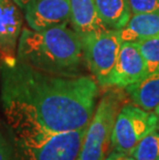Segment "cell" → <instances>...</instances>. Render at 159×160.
<instances>
[{
  "label": "cell",
  "instance_id": "6da1fadb",
  "mask_svg": "<svg viewBox=\"0 0 159 160\" xmlns=\"http://www.w3.org/2000/svg\"><path fill=\"white\" fill-rule=\"evenodd\" d=\"M0 100L9 135L86 128L99 96L94 77L47 73L17 58L0 61Z\"/></svg>",
  "mask_w": 159,
  "mask_h": 160
},
{
  "label": "cell",
  "instance_id": "7a4b0ae2",
  "mask_svg": "<svg viewBox=\"0 0 159 160\" xmlns=\"http://www.w3.org/2000/svg\"><path fill=\"white\" fill-rule=\"evenodd\" d=\"M17 59L32 68L57 76H79L84 60L81 36L67 24L43 30L23 28Z\"/></svg>",
  "mask_w": 159,
  "mask_h": 160
},
{
  "label": "cell",
  "instance_id": "3957f363",
  "mask_svg": "<svg viewBox=\"0 0 159 160\" xmlns=\"http://www.w3.org/2000/svg\"><path fill=\"white\" fill-rule=\"evenodd\" d=\"M86 128L59 133L9 135L12 160H76Z\"/></svg>",
  "mask_w": 159,
  "mask_h": 160
},
{
  "label": "cell",
  "instance_id": "277c9868",
  "mask_svg": "<svg viewBox=\"0 0 159 160\" xmlns=\"http://www.w3.org/2000/svg\"><path fill=\"white\" fill-rule=\"evenodd\" d=\"M124 94L111 90L103 94L86 129L76 160H104L112 150V132L119 110L124 104Z\"/></svg>",
  "mask_w": 159,
  "mask_h": 160
},
{
  "label": "cell",
  "instance_id": "5b68a950",
  "mask_svg": "<svg viewBox=\"0 0 159 160\" xmlns=\"http://www.w3.org/2000/svg\"><path fill=\"white\" fill-rule=\"evenodd\" d=\"M159 116L135 104H123L112 132V151L128 154L138 142L158 127Z\"/></svg>",
  "mask_w": 159,
  "mask_h": 160
},
{
  "label": "cell",
  "instance_id": "8992f818",
  "mask_svg": "<svg viewBox=\"0 0 159 160\" xmlns=\"http://www.w3.org/2000/svg\"><path fill=\"white\" fill-rule=\"evenodd\" d=\"M84 61L98 85L104 87L117 61L122 39L119 29H107L83 37Z\"/></svg>",
  "mask_w": 159,
  "mask_h": 160
},
{
  "label": "cell",
  "instance_id": "52a82bcc",
  "mask_svg": "<svg viewBox=\"0 0 159 160\" xmlns=\"http://www.w3.org/2000/svg\"><path fill=\"white\" fill-rule=\"evenodd\" d=\"M146 77L144 58L137 45L135 42H123L115 66L107 78L104 87L124 89Z\"/></svg>",
  "mask_w": 159,
  "mask_h": 160
},
{
  "label": "cell",
  "instance_id": "ba28073f",
  "mask_svg": "<svg viewBox=\"0 0 159 160\" xmlns=\"http://www.w3.org/2000/svg\"><path fill=\"white\" fill-rule=\"evenodd\" d=\"M28 28L43 30L69 22V0H31L24 9Z\"/></svg>",
  "mask_w": 159,
  "mask_h": 160
},
{
  "label": "cell",
  "instance_id": "9c48e42d",
  "mask_svg": "<svg viewBox=\"0 0 159 160\" xmlns=\"http://www.w3.org/2000/svg\"><path fill=\"white\" fill-rule=\"evenodd\" d=\"M23 29V17L12 0H0V56L1 60L17 58V47Z\"/></svg>",
  "mask_w": 159,
  "mask_h": 160
},
{
  "label": "cell",
  "instance_id": "30bf717a",
  "mask_svg": "<svg viewBox=\"0 0 159 160\" xmlns=\"http://www.w3.org/2000/svg\"><path fill=\"white\" fill-rule=\"evenodd\" d=\"M69 22L81 37L109 29L97 12L94 0H69Z\"/></svg>",
  "mask_w": 159,
  "mask_h": 160
},
{
  "label": "cell",
  "instance_id": "8fae6325",
  "mask_svg": "<svg viewBox=\"0 0 159 160\" xmlns=\"http://www.w3.org/2000/svg\"><path fill=\"white\" fill-rule=\"evenodd\" d=\"M119 31L122 42H138L159 37V13L131 15L129 21Z\"/></svg>",
  "mask_w": 159,
  "mask_h": 160
},
{
  "label": "cell",
  "instance_id": "7c38bea8",
  "mask_svg": "<svg viewBox=\"0 0 159 160\" xmlns=\"http://www.w3.org/2000/svg\"><path fill=\"white\" fill-rule=\"evenodd\" d=\"M125 90L133 104L146 111H154L159 105V72L147 76Z\"/></svg>",
  "mask_w": 159,
  "mask_h": 160
},
{
  "label": "cell",
  "instance_id": "4fadbf2b",
  "mask_svg": "<svg viewBox=\"0 0 159 160\" xmlns=\"http://www.w3.org/2000/svg\"><path fill=\"white\" fill-rule=\"evenodd\" d=\"M101 20L109 29H121L131 17L128 0H94Z\"/></svg>",
  "mask_w": 159,
  "mask_h": 160
},
{
  "label": "cell",
  "instance_id": "5bb4252c",
  "mask_svg": "<svg viewBox=\"0 0 159 160\" xmlns=\"http://www.w3.org/2000/svg\"><path fill=\"white\" fill-rule=\"evenodd\" d=\"M127 155L134 160H159V128L138 142Z\"/></svg>",
  "mask_w": 159,
  "mask_h": 160
},
{
  "label": "cell",
  "instance_id": "9a60e30c",
  "mask_svg": "<svg viewBox=\"0 0 159 160\" xmlns=\"http://www.w3.org/2000/svg\"><path fill=\"white\" fill-rule=\"evenodd\" d=\"M144 58L146 74L159 72V37L135 42Z\"/></svg>",
  "mask_w": 159,
  "mask_h": 160
},
{
  "label": "cell",
  "instance_id": "2e32d148",
  "mask_svg": "<svg viewBox=\"0 0 159 160\" xmlns=\"http://www.w3.org/2000/svg\"><path fill=\"white\" fill-rule=\"evenodd\" d=\"M131 15L159 13V0H128Z\"/></svg>",
  "mask_w": 159,
  "mask_h": 160
},
{
  "label": "cell",
  "instance_id": "e0dca14e",
  "mask_svg": "<svg viewBox=\"0 0 159 160\" xmlns=\"http://www.w3.org/2000/svg\"><path fill=\"white\" fill-rule=\"evenodd\" d=\"M13 145L9 134L0 131V160H12Z\"/></svg>",
  "mask_w": 159,
  "mask_h": 160
},
{
  "label": "cell",
  "instance_id": "ac0fdd59",
  "mask_svg": "<svg viewBox=\"0 0 159 160\" xmlns=\"http://www.w3.org/2000/svg\"><path fill=\"white\" fill-rule=\"evenodd\" d=\"M104 160H134V159L131 158L129 155L124 154V153H119V152H116V151H112Z\"/></svg>",
  "mask_w": 159,
  "mask_h": 160
},
{
  "label": "cell",
  "instance_id": "d6986e66",
  "mask_svg": "<svg viewBox=\"0 0 159 160\" xmlns=\"http://www.w3.org/2000/svg\"><path fill=\"white\" fill-rule=\"evenodd\" d=\"M12 1L20 9L24 11V9L26 8V6L28 5V3L31 1V0H12Z\"/></svg>",
  "mask_w": 159,
  "mask_h": 160
},
{
  "label": "cell",
  "instance_id": "ffe728a7",
  "mask_svg": "<svg viewBox=\"0 0 159 160\" xmlns=\"http://www.w3.org/2000/svg\"><path fill=\"white\" fill-rule=\"evenodd\" d=\"M154 112H155V114H156V115H158V116H159V105H158V107H157L156 108H155V110H154Z\"/></svg>",
  "mask_w": 159,
  "mask_h": 160
},
{
  "label": "cell",
  "instance_id": "44dd1931",
  "mask_svg": "<svg viewBox=\"0 0 159 160\" xmlns=\"http://www.w3.org/2000/svg\"><path fill=\"white\" fill-rule=\"evenodd\" d=\"M158 128H159V123H158Z\"/></svg>",
  "mask_w": 159,
  "mask_h": 160
}]
</instances>
